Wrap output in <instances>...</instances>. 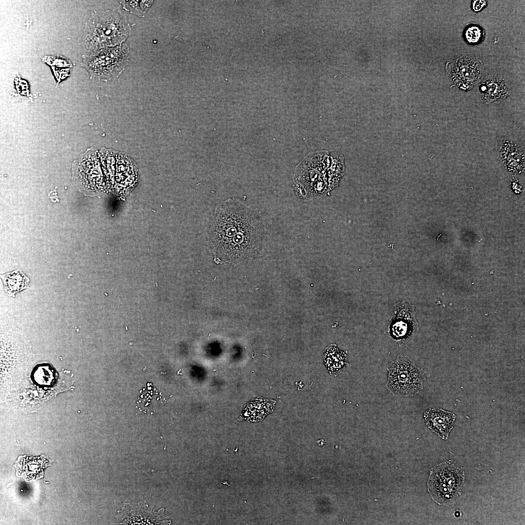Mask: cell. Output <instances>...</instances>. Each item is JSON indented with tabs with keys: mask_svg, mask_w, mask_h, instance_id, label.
I'll list each match as a JSON object with an SVG mask.
<instances>
[{
	"mask_svg": "<svg viewBox=\"0 0 525 525\" xmlns=\"http://www.w3.org/2000/svg\"><path fill=\"white\" fill-rule=\"evenodd\" d=\"M392 319L389 331L393 338L402 341L412 335L416 323L414 309L409 303L404 301L397 304Z\"/></svg>",
	"mask_w": 525,
	"mask_h": 525,
	"instance_id": "obj_10",
	"label": "cell"
},
{
	"mask_svg": "<svg viewBox=\"0 0 525 525\" xmlns=\"http://www.w3.org/2000/svg\"><path fill=\"white\" fill-rule=\"evenodd\" d=\"M345 173L344 157L338 152L329 154V159L326 170V176L330 191L335 188Z\"/></svg>",
	"mask_w": 525,
	"mask_h": 525,
	"instance_id": "obj_14",
	"label": "cell"
},
{
	"mask_svg": "<svg viewBox=\"0 0 525 525\" xmlns=\"http://www.w3.org/2000/svg\"><path fill=\"white\" fill-rule=\"evenodd\" d=\"M486 0H473L472 2V8L475 12H478L482 9L487 4Z\"/></svg>",
	"mask_w": 525,
	"mask_h": 525,
	"instance_id": "obj_21",
	"label": "cell"
},
{
	"mask_svg": "<svg viewBox=\"0 0 525 525\" xmlns=\"http://www.w3.org/2000/svg\"><path fill=\"white\" fill-rule=\"evenodd\" d=\"M144 1H126L123 2V8L126 10L129 11L130 12L137 14L139 16H142V14L144 12L143 9L140 8L141 7L145 9L147 5L142 6Z\"/></svg>",
	"mask_w": 525,
	"mask_h": 525,
	"instance_id": "obj_19",
	"label": "cell"
},
{
	"mask_svg": "<svg viewBox=\"0 0 525 525\" xmlns=\"http://www.w3.org/2000/svg\"><path fill=\"white\" fill-rule=\"evenodd\" d=\"M129 46L123 44L84 55L82 66L92 78L107 80L118 76L128 64Z\"/></svg>",
	"mask_w": 525,
	"mask_h": 525,
	"instance_id": "obj_7",
	"label": "cell"
},
{
	"mask_svg": "<svg viewBox=\"0 0 525 525\" xmlns=\"http://www.w3.org/2000/svg\"><path fill=\"white\" fill-rule=\"evenodd\" d=\"M206 245L217 263H238L259 256L266 231L260 212L236 197L218 203L206 222Z\"/></svg>",
	"mask_w": 525,
	"mask_h": 525,
	"instance_id": "obj_1",
	"label": "cell"
},
{
	"mask_svg": "<svg viewBox=\"0 0 525 525\" xmlns=\"http://www.w3.org/2000/svg\"><path fill=\"white\" fill-rule=\"evenodd\" d=\"M386 387L395 396L408 397L423 389V370L406 357L399 355L387 368Z\"/></svg>",
	"mask_w": 525,
	"mask_h": 525,
	"instance_id": "obj_6",
	"label": "cell"
},
{
	"mask_svg": "<svg viewBox=\"0 0 525 525\" xmlns=\"http://www.w3.org/2000/svg\"><path fill=\"white\" fill-rule=\"evenodd\" d=\"M42 61L51 66V67L71 68L72 67L70 61L66 57L60 55L45 56L42 58Z\"/></svg>",
	"mask_w": 525,
	"mask_h": 525,
	"instance_id": "obj_17",
	"label": "cell"
},
{
	"mask_svg": "<svg viewBox=\"0 0 525 525\" xmlns=\"http://www.w3.org/2000/svg\"><path fill=\"white\" fill-rule=\"evenodd\" d=\"M52 70L57 80V84L70 75L71 69L70 68H60L52 67Z\"/></svg>",
	"mask_w": 525,
	"mask_h": 525,
	"instance_id": "obj_20",
	"label": "cell"
},
{
	"mask_svg": "<svg viewBox=\"0 0 525 525\" xmlns=\"http://www.w3.org/2000/svg\"><path fill=\"white\" fill-rule=\"evenodd\" d=\"M482 64L476 57L465 54L447 62L446 75L459 88L470 90L481 78Z\"/></svg>",
	"mask_w": 525,
	"mask_h": 525,
	"instance_id": "obj_8",
	"label": "cell"
},
{
	"mask_svg": "<svg viewBox=\"0 0 525 525\" xmlns=\"http://www.w3.org/2000/svg\"><path fill=\"white\" fill-rule=\"evenodd\" d=\"M109 154L97 151L79 159L78 176L85 187L91 191L104 192L111 190L119 183V174L114 173Z\"/></svg>",
	"mask_w": 525,
	"mask_h": 525,
	"instance_id": "obj_4",
	"label": "cell"
},
{
	"mask_svg": "<svg viewBox=\"0 0 525 525\" xmlns=\"http://www.w3.org/2000/svg\"><path fill=\"white\" fill-rule=\"evenodd\" d=\"M497 152L501 163L509 172L520 174L525 169V149L518 141L502 138L497 141Z\"/></svg>",
	"mask_w": 525,
	"mask_h": 525,
	"instance_id": "obj_9",
	"label": "cell"
},
{
	"mask_svg": "<svg viewBox=\"0 0 525 525\" xmlns=\"http://www.w3.org/2000/svg\"><path fill=\"white\" fill-rule=\"evenodd\" d=\"M129 29L123 16L116 10L92 13L86 24L82 44L91 52L120 45L128 35Z\"/></svg>",
	"mask_w": 525,
	"mask_h": 525,
	"instance_id": "obj_2",
	"label": "cell"
},
{
	"mask_svg": "<svg viewBox=\"0 0 525 525\" xmlns=\"http://www.w3.org/2000/svg\"><path fill=\"white\" fill-rule=\"evenodd\" d=\"M324 362L329 371L336 372L348 364L347 355L336 347L332 346L325 353Z\"/></svg>",
	"mask_w": 525,
	"mask_h": 525,
	"instance_id": "obj_16",
	"label": "cell"
},
{
	"mask_svg": "<svg viewBox=\"0 0 525 525\" xmlns=\"http://www.w3.org/2000/svg\"><path fill=\"white\" fill-rule=\"evenodd\" d=\"M329 153L317 151L307 155L295 167L293 176L296 194L304 200H312L331 192L326 176Z\"/></svg>",
	"mask_w": 525,
	"mask_h": 525,
	"instance_id": "obj_3",
	"label": "cell"
},
{
	"mask_svg": "<svg viewBox=\"0 0 525 525\" xmlns=\"http://www.w3.org/2000/svg\"><path fill=\"white\" fill-rule=\"evenodd\" d=\"M423 417L427 428L446 440L453 428L456 416L440 408H431L424 412Z\"/></svg>",
	"mask_w": 525,
	"mask_h": 525,
	"instance_id": "obj_11",
	"label": "cell"
},
{
	"mask_svg": "<svg viewBox=\"0 0 525 525\" xmlns=\"http://www.w3.org/2000/svg\"><path fill=\"white\" fill-rule=\"evenodd\" d=\"M479 90L482 100L487 104L505 98L509 92V88L504 80L493 76L482 82Z\"/></svg>",
	"mask_w": 525,
	"mask_h": 525,
	"instance_id": "obj_12",
	"label": "cell"
},
{
	"mask_svg": "<svg viewBox=\"0 0 525 525\" xmlns=\"http://www.w3.org/2000/svg\"><path fill=\"white\" fill-rule=\"evenodd\" d=\"M5 293L10 297H15L16 293L28 288L29 279L17 270L1 276Z\"/></svg>",
	"mask_w": 525,
	"mask_h": 525,
	"instance_id": "obj_15",
	"label": "cell"
},
{
	"mask_svg": "<svg viewBox=\"0 0 525 525\" xmlns=\"http://www.w3.org/2000/svg\"><path fill=\"white\" fill-rule=\"evenodd\" d=\"M465 472L455 462L448 461L432 468L427 482L433 500L440 505L452 504L461 494Z\"/></svg>",
	"mask_w": 525,
	"mask_h": 525,
	"instance_id": "obj_5",
	"label": "cell"
},
{
	"mask_svg": "<svg viewBox=\"0 0 525 525\" xmlns=\"http://www.w3.org/2000/svg\"><path fill=\"white\" fill-rule=\"evenodd\" d=\"M275 401L262 397L252 400L244 408L242 418L249 422L263 420L274 408Z\"/></svg>",
	"mask_w": 525,
	"mask_h": 525,
	"instance_id": "obj_13",
	"label": "cell"
},
{
	"mask_svg": "<svg viewBox=\"0 0 525 525\" xmlns=\"http://www.w3.org/2000/svg\"><path fill=\"white\" fill-rule=\"evenodd\" d=\"M465 36L469 43L477 44L483 39V31L479 26H471L465 30Z\"/></svg>",
	"mask_w": 525,
	"mask_h": 525,
	"instance_id": "obj_18",
	"label": "cell"
}]
</instances>
